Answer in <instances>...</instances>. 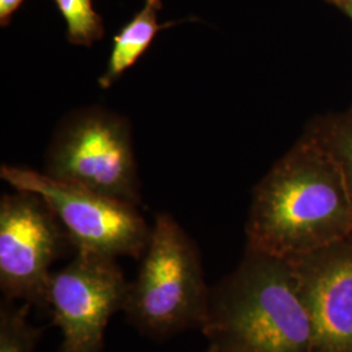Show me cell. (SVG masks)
Masks as SVG:
<instances>
[{"label":"cell","instance_id":"ba28073f","mask_svg":"<svg viewBox=\"0 0 352 352\" xmlns=\"http://www.w3.org/2000/svg\"><path fill=\"white\" fill-rule=\"evenodd\" d=\"M314 329V352H352V235L287 258Z\"/></svg>","mask_w":352,"mask_h":352},{"label":"cell","instance_id":"5bb4252c","mask_svg":"<svg viewBox=\"0 0 352 352\" xmlns=\"http://www.w3.org/2000/svg\"><path fill=\"white\" fill-rule=\"evenodd\" d=\"M346 6H347V10H349V13L351 14L352 17V0H346Z\"/></svg>","mask_w":352,"mask_h":352},{"label":"cell","instance_id":"3957f363","mask_svg":"<svg viewBox=\"0 0 352 352\" xmlns=\"http://www.w3.org/2000/svg\"><path fill=\"white\" fill-rule=\"evenodd\" d=\"M209 298L197 245L174 217L158 214L139 273L128 283L123 307L128 321L154 338L201 330Z\"/></svg>","mask_w":352,"mask_h":352},{"label":"cell","instance_id":"52a82bcc","mask_svg":"<svg viewBox=\"0 0 352 352\" xmlns=\"http://www.w3.org/2000/svg\"><path fill=\"white\" fill-rule=\"evenodd\" d=\"M126 280L116 258L77 252L51 274L46 309L62 330L60 352H102L109 321L123 311Z\"/></svg>","mask_w":352,"mask_h":352},{"label":"cell","instance_id":"9a60e30c","mask_svg":"<svg viewBox=\"0 0 352 352\" xmlns=\"http://www.w3.org/2000/svg\"><path fill=\"white\" fill-rule=\"evenodd\" d=\"M202 352H214L213 347H212V346H208V349Z\"/></svg>","mask_w":352,"mask_h":352},{"label":"cell","instance_id":"4fadbf2b","mask_svg":"<svg viewBox=\"0 0 352 352\" xmlns=\"http://www.w3.org/2000/svg\"><path fill=\"white\" fill-rule=\"evenodd\" d=\"M24 0H0V25L7 26Z\"/></svg>","mask_w":352,"mask_h":352},{"label":"cell","instance_id":"9c48e42d","mask_svg":"<svg viewBox=\"0 0 352 352\" xmlns=\"http://www.w3.org/2000/svg\"><path fill=\"white\" fill-rule=\"evenodd\" d=\"M161 7V0H146L144 8L113 37L109 63L98 78L102 89L113 87V82L118 81L149 49L157 33L164 26L171 25H161L158 23L157 12Z\"/></svg>","mask_w":352,"mask_h":352},{"label":"cell","instance_id":"8fae6325","mask_svg":"<svg viewBox=\"0 0 352 352\" xmlns=\"http://www.w3.org/2000/svg\"><path fill=\"white\" fill-rule=\"evenodd\" d=\"M67 24V39L76 46L90 47L104 36L102 17L91 0H54Z\"/></svg>","mask_w":352,"mask_h":352},{"label":"cell","instance_id":"e0dca14e","mask_svg":"<svg viewBox=\"0 0 352 352\" xmlns=\"http://www.w3.org/2000/svg\"><path fill=\"white\" fill-rule=\"evenodd\" d=\"M344 1H346V0H344Z\"/></svg>","mask_w":352,"mask_h":352},{"label":"cell","instance_id":"277c9868","mask_svg":"<svg viewBox=\"0 0 352 352\" xmlns=\"http://www.w3.org/2000/svg\"><path fill=\"white\" fill-rule=\"evenodd\" d=\"M46 175L139 206V175L129 122L102 107L69 113L51 140Z\"/></svg>","mask_w":352,"mask_h":352},{"label":"cell","instance_id":"7a4b0ae2","mask_svg":"<svg viewBox=\"0 0 352 352\" xmlns=\"http://www.w3.org/2000/svg\"><path fill=\"white\" fill-rule=\"evenodd\" d=\"M201 331L221 351L314 352L312 321L292 265L248 250L210 289Z\"/></svg>","mask_w":352,"mask_h":352},{"label":"cell","instance_id":"6da1fadb","mask_svg":"<svg viewBox=\"0 0 352 352\" xmlns=\"http://www.w3.org/2000/svg\"><path fill=\"white\" fill-rule=\"evenodd\" d=\"M247 248L280 258L318 251L352 235V201L340 164L311 133L256 186Z\"/></svg>","mask_w":352,"mask_h":352},{"label":"cell","instance_id":"30bf717a","mask_svg":"<svg viewBox=\"0 0 352 352\" xmlns=\"http://www.w3.org/2000/svg\"><path fill=\"white\" fill-rule=\"evenodd\" d=\"M29 302L3 300L0 307V352H34L42 336V327L29 321Z\"/></svg>","mask_w":352,"mask_h":352},{"label":"cell","instance_id":"2e32d148","mask_svg":"<svg viewBox=\"0 0 352 352\" xmlns=\"http://www.w3.org/2000/svg\"><path fill=\"white\" fill-rule=\"evenodd\" d=\"M210 346V344H209ZM213 347V346H212ZM214 352H227V351H221V350H218V349H215V347H213Z\"/></svg>","mask_w":352,"mask_h":352},{"label":"cell","instance_id":"5b68a950","mask_svg":"<svg viewBox=\"0 0 352 352\" xmlns=\"http://www.w3.org/2000/svg\"><path fill=\"white\" fill-rule=\"evenodd\" d=\"M0 176L16 190L37 193L47 202L76 251L138 260L146 251L151 227L138 206L25 167L3 164Z\"/></svg>","mask_w":352,"mask_h":352},{"label":"cell","instance_id":"7c38bea8","mask_svg":"<svg viewBox=\"0 0 352 352\" xmlns=\"http://www.w3.org/2000/svg\"><path fill=\"white\" fill-rule=\"evenodd\" d=\"M314 133L340 164L352 201V116L334 120L320 133Z\"/></svg>","mask_w":352,"mask_h":352},{"label":"cell","instance_id":"8992f818","mask_svg":"<svg viewBox=\"0 0 352 352\" xmlns=\"http://www.w3.org/2000/svg\"><path fill=\"white\" fill-rule=\"evenodd\" d=\"M72 245L39 195L17 190L0 200V289L10 302L46 308L51 266Z\"/></svg>","mask_w":352,"mask_h":352}]
</instances>
